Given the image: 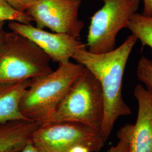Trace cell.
<instances>
[{
  "label": "cell",
  "mask_w": 152,
  "mask_h": 152,
  "mask_svg": "<svg viewBox=\"0 0 152 152\" xmlns=\"http://www.w3.org/2000/svg\"><path fill=\"white\" fill-rule=\"evenodd\" d=\"M69 152H91L89 149L86 148V147H83V146H76L75 147H73L71 149V150L69 151Z\"/></svg>",
  "instance_id": "19"
},
{
  "label": "cell",
  "mask_w": 152,
  "mask_h": 152,
  "mask_svg": "<svg viewBox=\"0 0 152 152\" xmlns=\"http://www.w3.org/2000/svg\"><path fill=\"white\" fill-rule=\"evenodd\" d=\"M85 69L81 64L69 61L59 64L49 74L32 79L20 102L23 115L38 124L47 122Z\"/></svg>",
  "instance_id": "2"
},
{
  "label": "cell",
  "mask_w": 152,
  "mask_h": 152,
  "mask_svg": "<svg viewBox=\"0 0 152 152\" xmlns=\"http://www.w3.org/2000/svg\"><path fill=\"white\" fill-rule=\"evenodd\" d=\"M5 24V22H0V35H1V33L2 32V31L3 30V27L4 26Z\"/></svg>",
  "instance_id": "20"
},
{
  "label": "cell",
  "mask_w": 152,
  "mask_h": 152,
  "mask_svg": "<svg viewBox=\"0 0 152 152\" xmlns=\"http://www.w3.org/2000/svg\"><path fill=\"white\" fill-rule=\"evenodd\" d=\"M6 21L31 24L33 20L26 13L16 11L4 0H0V22Z\"/></svg>",
  "instance_id": "13"
},
{
  "label": "cell",
  "mask_w": 152,
  "mask_h": 152,
  "mask_svg": "<svg viewBox=\"0 0 152 152\" xmlns=\"http://www.w3.org/2000/svg\"><path fill=\"white\" fill-rule=\"evenodd\" d=\"M104 5L91 19L86 47L94 54L113 50L117 36L127 28L131 18L139 8L140 0H103Z\"/></svg>",
  "instance_id": "5"
},
{
  "label": "cell",
  "mask_w": 152,
  "mask_h": 152,
  "mask_svg": "<svg viewBox=\"0 0 152 152\" xmlns=\"http://www.w3.org/2000/svg\"><path fill=\"white\" fill-rule=\"evenodd\" d=\"M105 142L99 131L70 121L39 124L32 139V143L39 152H69L79 145L87 148L91 152H99Z\"/></svg>",
  "instance_id": "6"
},
{
  "label": "cell",
  "mask_w": 152,
  "mask_h": 152,
  "mask_svg": "<svg viewBox=\"0 0 152 152\" xmlns=\"http://www.w3.org/2000/svg\"><path fill=\"white\" fill-rule=\"evenodd\" d=\"M81 5V0H37L26 13L36 27L78 38L85 25L78 18Z\"/></svg>",
  "instance_id": "7"
},
{
  "label": "cell",
  "mask_w": 152,
  "mask_h": 152,
  "mask_svg": "<svg viewBox=\"0 0 152 152\" xmlns=\"http://www.w3.org/2000/svg\"><path fill=\"white\" fill-rule=\"evenodd\" d=\"M133 125L126 124L117 132L118 142L109 148V152H130V141Z\"/></svg>",
  "instance_id": "14"
},
{
  "label": "cell",
  "mask_w": 152,
  "mask_h": 152,
  "mask_svg": "<svg viewBox=\"0 0 152 152\" xmlns=\"http://www.w3.org/2000/svg\"><path fill=\"white\" fill-rule=\"evenodd\" d=\"M127 28L141 42L142 48L148 46L151 49L152 54V15L137 12L131 18Z\"/></svg>",
  "instance_id": "12"
},
{
  "label": "cell",
  "mask_w": 152,
  "mask_h": 152,
  "mask_svg": "<svg viewBox=\"0 0 152 152\" xmlns=\"http://www.w3.org/2000/svg\"><path fill=\"white\" fill-rule=\"evenodd\" d=\"M136 75L145 87L152 90V60L142 56L138 61Z\"/></svg>",
  "instance_id": "15"
},
{
  "label": "cell",
  "mask_w": 152,
  "mask_h": 152,
  "mask_svg": "<svg viewBox=\"0 0 152 152\" xmlns=\"http://www.w3.org/2000/svg\"><path fill=\"white\" fill-rule=\"evenodd\" d=\"M51 59L31 40L14 32L0 35V82L14 83L45 76L54 71Z\"/></svg>",
  "instance_id": "3"
},
{
  "label": "cell",
  "mask_w": 152,
  "mask_h": 152,
  "mask_svg": "<svg viewBox=\"0 0 152 152\" xmlns=\"http://www.w3.org/2000/svg\"><path fill=\"white\" fill-rule=\"evenodd\" d=\"M134 95L138 111L131 134L130 152H152V90L137 84Z\"/></svg>",
  "instance_id": "9"
},
{
  "label": "cell",
  "mask_w": 152,
  "mask_h": 152,
  "mask_svg": "<svg viewBox=\"0 0 152 152\" xmlns=\"http://www.w3.org/2000/svg\"><path fill=\"white\" fill-rule=\"evenodd\" d=\"M104 115L102 87L97 78L85 68L46 122H75L88 126L100 132Z\"/></svg>",
  "instance_id": "4"
},
{
  "label": "cell",
  "mask_w": 152,
  "mask_h": 152,
  "mask_svg": "<svg viewBox=\"0 0 152 152\" xmlns=\"http://www.w3.org/2000/svg\"><path fill=\"white\" fill-rule=\"evenodd\" d=\"M144 3L142 14L147 16L152 15V0H142Z\"/></svg>",
  "instance_id": "17"
},
{
  "label": "cell",
  "mask_w": 152,
  "mask_h": 152,
  "mask_svg": "<svg viewBox=\"0 0 152 152\" xmlns=\"http://www.w3.org/2000/svg\"><path fill=\"white\" fill-rule=\"evenodd\" d=\"M16 11L26 13V12L37 0H4Z\"/></svg>",
  "instance_id": "16"
},
{
  "label": "cell",
  "mask_w": 152,
  "mask_h": 152,
  "mask_svg": "<svg viewBox=\"0 0 152 152\" xmlns=\"http://www.w3.org/2000/svg\"><path fill=\"white\" fill-rule=\"evenodd\" d=\"M31 80L14 83L0 82V124L17 120H28L20 112V102Z\"/></svg>",
  "instance_id": "11"
},
{
  "label": "cell",
  "mask_w": 152,
  "mask_h": 152,
  "mask_svg": "<svg viewBox=\"0 0 152 152\" xmlns=\"http://www.w3.org/2000/svg\"><path fill=\"white\" fill-rule=\"evenodd\" d=\"M137 41L136 36L131 34L123 44L110 52L94 54L83 48L78 50L72 58L91 71L102 87L104 115L100 134L105 142L117 120L131 114L130 108L123 98L122 82L127 63Z\"/></svg>",
  "instance_id": "1"
},
{
  "label": "cell",
  "mask_w": 152,
  "mask_h": 152,
  "mask_svg": "<svg viewBox=\"0 0 152 152\" xmlns=\"http://www.w3.org/2000/svg\"><path fill=\"white\" fill-rule=\"evenodd\" d=\"M9 28L31 40L49 56L51 60L58 64L70 61L79 49L87 48L78 38L61 33L49 32L31 24L10 22Z\"/></svg>",
  "instance_id": "8"
},
{
  "label": "cell",
  "mask_w": 152,
  "mask_h": 152,
  "mask_svg": "<svg viewBox=\"0 0 152 152\" xmlns=\"http://www.w3.org/2000/svg\"><path fill=\"white\" fill-rule=\"evenodd\" d=\"M36 122L17 120L0 124V152H19L32 142Z\"/></svg>",
  "instance_id": "10"
},
{
  "label": "cell",
  "mask_w": 152,
  "mask_h": 152,
  "mask_svg": "<svg viewBox=\"0 0 152 152\" xmlns=\"http://www.w3.org/2000/svg\"><path fill=\"white\" fill-rule=\"evenodd\" d=\"M19 152H39V151L31 142L28 144L27 145L23 148L22 150Z\"/></svg>",
  "instance_id": "18"
}]
</instances>
